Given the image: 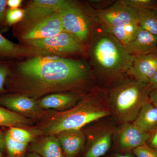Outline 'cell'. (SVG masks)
Listing matches in <instances>:
<instances>
[{"instance_id": "cell-1", "label": "cell", "mask_w": 157, "mask_h": 157, "mask_svg": "<svg viewBox=\"0 0 157 157\" xmlns=\"http://www.w3.org/2000/svg\"><path fill=\"white\" fill-rule=\"evenodd\" d=\"M21 75L44 89L76 84L87 77L88 70L81 62L57 56H37L20 63Z\"/></svg>"}, {"instance_id": "cell-2", "label": "cell", "mask_w": 157, "mask_h": 157, "mask_svg": "<svg viewBox=\"0 0 157 157\" xmlns=\"http://www.w3.org/2000/svg\"><path fill=\"white\" fill-rule=\"evenodd\" d=\"M112 115L108 103L99 98H87L69 110L56 116L42 128L45 136L56 135L67 130L81 129L94 121Z\"/></svg>"}, {"instance_id": "cell-3", "label": "cell", "mask_w": 157, "mask_h": 157, "mask_svg": "<svg viewBox=\"0 0 157 157\" xmlns=\"http://www.w3.org/2000/svg\"><path fill=\"white\" fill-rule=\"evenodd\" d=\"M149 84L126 81L113 89L108 98L111 114L121 124L133 122L144 105L149 101Z\"/></svg>"}, {"instance_id": "cell-4", "label": "cell", "mask_w": 157, "mask_h": 157, "mask_svg": "<svg viewBox=\"0 0 157 157\" xmlns=\"http://www.w3.org/2000/svg\"><path fill=\"white\" fill-rule=\"evenodd\" d=\"M106 33L98 38L93 47V56L96 65L101 72L108 75L128 72L135 55L129 54L124 45L106 31Z\"/></svg>"}, {"instance_id": "cell-5", "label": "cell", "mask_w": 157, "mask_h": 157, "mask_svg": "<svg viewBox=\"0 0 157 157\" xmlns=\"http://www.w3.org/2000/svg\"><path fill=\"white\" fill-rule=\"evenodd\" d=\"M31 49L36 54L62 55L81 52L83 46L78 39L66 32L46 39L26 41Z\"/></svg>"}, {"instance_id": "cell-6", "label": "cell", "mask_w": 157, "mask_h": 157, "mask_svg": "<svg viewBox=\"0 0 157 157\" xmlns=\"http://www.w3.org/2000/svg\"><path fill=\"white\" fill-rule=\"evenodd\" d=\"M65 32L72 34L79 41L87 39L89 34L88 21L83 11L73 2L67 1L59 10Z\"/></svg>"}, {"instance_id": "cell-7", "label": "cell", "mask_w": 157, "mask_h": 157, "mask_svg": "<svg viewBox=\"0 0 157 157\" xmlns=\"http://www.w3.org/2000/svg\"><path fill=\"white\" fill-rule=\"evenodd\" d=\"M116 128L113 124L99 123L89 131L88 146L84 157H101L112 145Z\"/></svg>"}, {"instance_id": "cell-8", "label": "cell", "mask_w": 157, "mask_h": 157, "mask_svg": "<svg viewBox=\"0 0 157 157\" xmlns=\"http://www.w3.org/2000/svg\"><path fill=\"white\" fill-rule=\"evenodd\" d=\"M149 137L150 133L141 131L133 122H126L116 128L113 138L119 151L130 152L147 144Z\"/></svg>"}, {"instance_id": "cell-9", "label": "cell", "mask_w": 157, "mask_h": 157, "mask_svg": "<svg viewBox=\"0 0 157 157\" xmlns=\"http://www.w3.org/2000/svg\"><path fill=\"white\" fill-rule=\"evenodd\" d=\"M64 32L59 11L31 26L21 38L25 41L46 39Z\"/></svg>"}, {"instance_id": "cell-10", "label": "cell", "mask_w": 157, "mask_h": 157, "mask_svg": "<svg viewBox=\"0 0 157 157\" xmlns=\"http://www.w3.org/2000/svg\"><path fill=\"white\" fill-rule=\"evenodd\" d=\"M97 13L103 25L118 27L137 22L135 9L124 5L120 1L108 9L99 10Z\"/></svg>"}, {"instance_id": "cell-11", "label": "cell", "mask_w": 157, "mask_h": 157, "mask_svg": "<svg viewBox=\"0 0 157 157\" xmlns=\"http://www.w3.org/2000/svg\"><path fill=\"white\" fill-rule=\"evenodd\" d=\"M65 0H35L29 3L25 10L24 19L32 25L59 11Z\"/></svg>"}, {"instance_id": "cell-12", "label": "cell", "mask_w": 157, "mask_h": 157, "mask_svg": "<svg viewBox=\"0 0 157 157\" xmlns=\"http://www.w3.org/2000/svg\"><path fill=\"white\" fill-rule=\"evenodd\" d=\"M157 70V52L135 56L128 73L135 80L149 84Z\"/></svg>"}, {"instance_id": "cell-13", "label": "cell", "mask_w": 157, "mask_h": 157, "mask_svg": "<svg viewBox=\"0 0 157 157\" xmlns=\"http://www.w3.org/2000/svg\"><path fill=\"white\" fill-rule=\"evenodd\" d=\"M65 157H76L84 147L86 136L81 129L63 131L56 135Z\"/></svg>"}, {"instance_id": "cell-14", "label": "cell", "mask_w": 157, "mask_h": 157, "mask_svg": "<svg viewBox=\"0 0 157 157\" xmlns=\"http://www.w3.org/2000/svg\"><path fill=\"white\" fill-rule=\"evenodd\" d=\"M124 47L129 54L135 56L155 53L157 37L139 27L135 39Z\"/></svg>"}, {"instance_id": "cell-15", "label": "cell", "mask_w": 157, "mask_h": 157, "mask_svg": "<svg viewBox=\"0 0 157 157\" xmlns=\"http://www.w3.org/2000/svg\"><path fill=\"white\" fill-rule=\"evenodd\" d=\"M31 152L42 157H65L56 135H48L35 141L30 147Z\"/></svg>"}, {"instance_id": "cell-16", "label": "cell", "mask_w": 157, "mask_h": 157, "mask_svg": "<svg viewBox=\"0 0 157 157\" xmlns=\"http://www.w3.org/2000/svg\"><path fill=\"white\" fill-rule=\"evenodd\" d=\"M0 104L17 113L35 112L39 107V104L35 100L24 96H12L0 98Z\"/></svg>"}, {"instance_id": "cell-17", "label": "cell", "mask_w": 157, "mask_h": 157, "mask_svg": "<svg viewBox=\"0 0 157 157\" xmlns=\"http://www.w3.org/2000/svg\"><path fill=\"white\" fill-rule=\"evenodd\" d=\"M133 123L144 132L150 133L157 127V108L149 101L140 109Z\"/></svg>"}, {"instance_id": "cell-18", "label": "cell", "mask_w": 157, "mask_h": 157, "mask_svg": "<svg viewBox=\"0 0 157 157\" xmlns=\"http://www.w3.org/2000/svg\"><path fill=\"white\" fill-rule=\"evenodd\" d=\"M104 29L124 46L135 39L139 30L137 22L118 27L103 25Z\"/></svg>"}, {"instance_id": "cell-19", "label": "cell", "mask_w": 157, "mask_h": 157, "mask_svg": "<svg viewBox=\"0 0 157 157\" xmlns=\"http://www.w3.org/2000/svg\"><path fill=\"white\" fill-rule=\"evenodd\" d=\"M77 101L76 96L66 94H53L39 101V107L44 109H63L74 106Z\"/></svg>"}, {"instance_id": "cell-20", "label": "cell", "mask_w": 157, "mask_h": 157, "mask_svg": "<svg viewBox=\"0 0 157 157\" xmlns=\"http://www.w3.org/2000/svg\"><path fill=\"white\" fill-rule=\"evenodd\" d=\"M36 54L30 48H27L11 42L0 33V58H18Z\"/></svg>"}, {"instance_id": "cell-21", "label": "cell", "mask_w": 157, "mask_h": 157, "mask_svg": "<svg viewBox=\"0 0 157 157\" xmlns=\"http://www.w3.org/2000/svg\"><path fill=\"white\" fill-rule=\"evenodd\" d=\"M135 10L139 27L157 37V7Z\"/></svg>"}, {"instance_id": "cell-22", "label": "cell", "mask_w": 157, "mask_h": 157, "mask_svg": "<svg viewBox=\"0 0 157 157\" xmlns=\"http://www.w3.org/2000/svg\"><path fill=\"white\" fill-rule=\"evenodd\" d=\"M27 123V120L23 116L0 107V126L11 128L21 126Z\"/></svg>"}, {"instance_id": "cell-23", "label": "cell", "mask_w": 157, "mask_h": 157, "mask_svg": "<svg viewBox=\"0 0 157 157\" xmlns=\"http://www.w3.org/2000/svg\"><path fill=\"white\" fill-rule=\"evenodd\" d=\"M5 143L9 157H22L28 145L13 140L7 133L5 135Z\"/></svg>"}, {"instance_id": "cell-24", "label": "cell", "mask_w": 157, "mask_h": 157, "mask_svg": "<svg viewBox=\"0 0 157 157\" xmlns=\"http://www.w3.org/2000/svg\"><path fill=\"white\" fill-rule=\"evenodd\" d=\"M6 133L13 140L21 143L29 144L34 139L30 132L18 127L11 128Z\"/></svg>"}, {"instance_id": "cell-25", "label": "cell", "mask_w": 157, "mask_h": 157, "mask_svg": "<svg viewBox=\"0 0 157 157\" xmlns=\"http://www.w3.org/2000/svg\"><path fill=\"white\" fill-rule=\"evenodd\" d=\"M25 14V9H8L6 11V22L7 25L11 26L24 19Z\"/></svg>"}, {"instance_id": "cell-26", "label": "cell", "mask_w": 157, "mask_h": 157, "mask_svg": "<svg viewBox=\"0 0 157 157\" xmlns=\"http://www.w3.org/2000/svg\"><path fill=\"white\" fill-rule=\"evenodd\" d=\"M121 3L135 10L155 7L156 1L153 0H122Z\"/></svg>"}, {"instance_id": "cell-27", "label": "cell", "mask_w": 157, "mask_h": 157, "mask_svg": "<svg viewBox=\"0 0 157 157\" xmlns=\"http://www.w3.org/2000/svg\"><path fill=\"white\" fill-rule=\"evenodd\" d=\"M132 152L136 157H157V150L147 144L134 149Z\"/></svg>"}, {"instance_id": "cell-28", "label": "cell", "mask_w": 157, "mask_h": 157, "mask_svg": "<svg viewBox=\"0 0 157 157\" xmlns=\"http://www.w3.org/2000/svg\"><path fill=\"white\" fill-rule=\"evenodd\" d=\"M11 73V68L8 64L0 63V92L4 90L6 79Z\"/></svg>"}, {"instance_id": "cell-29", "label": "cell", "mask_w": 157, "mask_h": 157, "mask_svg": "<svg viewBox=\"0 0 157 157\" xmlns=\"http://www.w3.org/2000/svg\"><path fill=\"white\" fill-rule=\"evenodd\" d=\"M7 0H0V29L7 25L6 22Z\"/></svg>"}, {"instance_id": "cell-30", "label": "cell", "mask_w": 157, "mask_h": 157, "mask_svg": "<svg viewBox=\"0 0 157 157\" xmlns=\"http://www.w3.org/2000/svg\"><path fill=\"white\" fill-rule=\"evenodd\" d=\"M147 144L157 150V127L150 133L149 139Z\"/></svg>"}, {"instance_id": "cell-31", "label": "cell", "mask_w": 157, "mask_h": 157, "mask_svg": "<svg viewBox=\"0 0 157 157\" xmlns=\"http://www.w3.org/2000/svg\"><path fill=\"white\" fill-rule=\"evenodd\" d=\"M21 0H8L7 2V6L9 9H17L21 5Z\"/></svg>"}, {"instance_id": "cell-32", "label": "cell", "mask_w": 157, "mask_h": 157, "mask_svg": "<svg viewBox=\"0 0 157 157\" xmlns=\"http://www.w3.org/2000/svg\"><path fill=\"white\" fill-rule=\"evenodd\" d=\"M149 101L157 108V88L151 90L149 95Z\"/></svg>"}, {"instance_id": "cell-33", "label": "cell", "mask_w": 157, "mask_h": 157, "mask_svg": "<svg viewBox=\"0 0 157 157\" xmlns=\"http://www.w3.org/2000/svg\"><path fill=\"white\" fill-rule=\"evenodd\" d=\"M149 84L151 90L157 88V70Z\"/></svg>"}, {"instance_id": "cell-34", "label": "cell", "mask_w": 157, "mask_h": 157, "mask_svg": "<svg viewBox=\"0 0 157 157\" xmlns=\"http://www.w3.org/2000/svg\"><path fill=\"white\" fill-rule=\"evenodd\" d=\"M113 157H134V155L130 152H122L117 153L113 155Z\"/></svg>"}, {"instance_id": "cell-35", "label": "cell", "mask_w": 157, "mask_h": 157, "mask_svg": "<svg viewBox=\"0 0 157 157\" xmlns=\"http://www.w3.org/2000/svg\"><path fill=\"white\" fill-rule=\"evenodd\" d=\"M24 157H42L39 156V155L36 154L35 153L31 152L29 153V154L27 155L26 156Z\"/></svg>"}, {"instance_id": "cell-36", "label": "cell", "mask_w": 157, "mask_h": 157, "mask_svg": "<svg viewBox=\"0 0 157 157\" xmlns=\"http://www.w3.org/2000/svg\"><path fill=\"white\" fill-rule=\"evenodd\" d=\"M2 152V150L1 149V147H0V157H3Z\"/></svg>"}]
</instances>
